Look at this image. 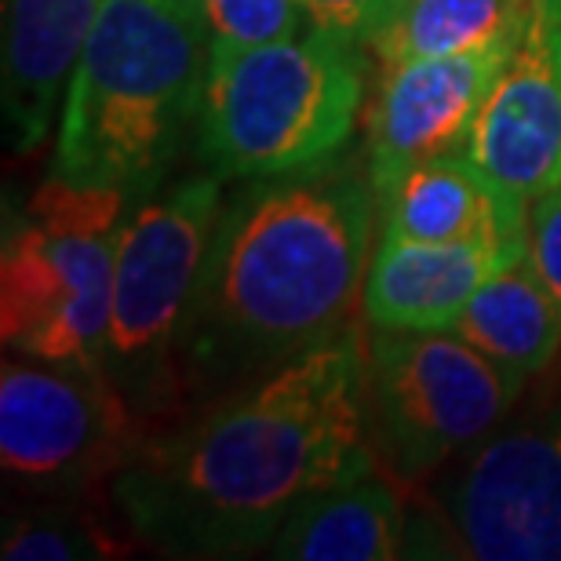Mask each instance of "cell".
Masks as SVG:
<instances>
[{
  "label": "cell",
  "instance_id": "cell-4",
  "mask_svg": "<svg viewBox=\"0 0 561 561\" xmlns=\"http://www.w3.org/2000/svg\"><path fill=\"white\" fill-rule=\"evenodd\" d=\"M365 103V44L310 26L260 48H211L194 142L219 179H266L346 153Z\"/></svg>",
  "mask_w": 561,
  "mask_h": 561
},
{
  "label": "cell",
  "instance_id": "cell-3",
  "mask_svg": "<svg viewBox=\"0 0 561 561\" xmlns=\"http://www.w3.org/2000/svg\"><path fill=\"white\" fill-rule=\"evenodd\" d=\"M208 51L197 0H103L62 103L51 175L131 205L164 190L197 125Z\"/></svg>",
  "mask_w": 561,
  "mask_h": 561
},
{
  "label": "cell",
  "instance_id": "cell-19",
  "mask_svg": "<svg viewBox=\"0 0 561 561\" xmlns=\"http://www.w3.org/2000/svg\"><path fill=\"white\" fill-rule=\"evenodd\" d=\"M208 48H260L307 33L302 0H197Z\"/></svg>",
  "mask_w": 561,
  "mask_h": 561
},
{
  "label": "cell",
  "instance_id": "cell-5",
  "mask_svg": "<svg viewBox=\"0 0 561 561\" xmlns=\"http://www.w3.org/2000/svg\"><path fill=\"white\" fill-rule=\"evenodd\" d=\"M131 201L48 179L4 222L0 335L19 357L99 365L114 307L117 241Z\"/></svg>",
  "mask_w": 561,
  "mask_h": 561
},
{
  "label": "cell",
  "instance_id": "cell-8",
  "mask_svg": "<svg viewBox=\"0 0 561 561\" xmlns=\"http://www.w3.org/2000/svg\"><path fill=\"white\" fill-rule=\"evenodd\" d=\"M142 423L103 365L19 357L0 368V463L41 496H73L114 478Z\"/></svg>",
  "mask_w": 561,
  "mask_h": 561
},
{
  "label": "cell",
  "instance_id": "cell-9",
  "mask_svg": "<svg viewBox=\"0 0 561 561\" xmlns=\"http://www.w3.org/2000/svg\"><path fill=\"white\" fill-rule=\"evenodd\" d=\"M442 511L467 558L561 561V398L470 448Z\"/></svg>",
  "mask_w": 561,
  "mask_h": 561
},
{
  "label": "cell",
  "instance_id": "cell-14",
  "mask_svg": "<svg viewBox=\"0 0 561 561\" xmlns=\"http://www.w3.org/2000/svg\"><path fill=\"white\" fill-rule=\"evenodd\" d=\"M103 0H4V128L15 153L48 142Z\"/></svg>",
  "mask_w": 561,
  "mask_h": 561
},
{
  "label": "cell",
  "instance_id": "cell-21",
  "mask_svg": "<svg viewBox=\"0 0 561 561\" xmlns=\"http://www.w3.org/2000/svg\"><path fill=\"white\" fill-rule=\"evenodd\" d=\"M529 260L561 307V183L529 208Z\"/></svg>",
  "mask_w": 561,
  "mask_h": 561
},
{
  "label": "cell",
  "instance_id": "cell-13",
  "mask_svg": "<svg viewBox=\"0 0 561 561\" xmlns=\"http://www.w3.org/2000/svg\"><path fill=\"white\" fill-rule=\"evenodd\" d=\"M529 201L503 190L467 150L431 157L376 194L379 238L529 244Z\"/></svg>",
  "mask_w": 561,
  "mask_h": 561
},
{
  "label": "cell",
  "instance_id": "cell-11",
  "mask_svg": "<svg viewBox=\"0 0 561 561\" xmlns=\"http://www.w3.org/2000/svg\"><path fill=\"white\" fill-rule=\"evenodd\" d=\"M467 153L529 205L561 183V0H533Z\"/></svg>",
  "mask_w": 561,
  "mask_h": 561
},
{
  "label": "cell",
  "instance_id": "cell-6",
  "mask_svg": "<svg viewBox=\"0 0 561 561\" xmlns=\"http://www.w3.org/2000/svg\"><path fill=\"white\" fill-rule=\"evenodd\" d=\"M222 205L219 175H190L128 211L117 241L103 373L142 426L186 409L179 324Z\"/></svg>",
  "mask_w": 561,
  "mask_h": 561
},
{
  "label": "cell",
  "instance_id": "cell-16",
  "mask_svg": "<svg viewBox=\"0 0 561 561\" xmlns=\"http://www.w3.org/2000/svg\"><path fill=\"white\" fill-rule=\"evenodd\" d=\"M453 332L529 379L551 368L561 351V307L529 255H522L470 296Z\"/></svg>",
  "mask_w": 561,
  "mask_h": 561
},
{
  "label": "cell",
  "instance_id": "cell-12",
  "mask_svg": "<svg viewBox=\"0 0 561 561\" xmlns=\"http://www.w3.org/2000/svg\"><path fill=\"white\" fill-rule=\"evenodd\" d=\"M529 255L511 241H401L379 238L365 277V318L373 329L453 332L485 280Z\"/></svg>",
  "mask_w": 561,
  "mask_h": 561
},
{
  "label": "cell",
  "instance_id": "cell-2",
  "mask_svg": "<svg viewBox=\"0 0 561 561\" xmlns=\"http://www.w3.org/2000/svg\"><path fill=\"white\" fill-rule=\"evenodd\" d=\"M376 190L351 153L222 197L179 324L186 405L362 332Z\"/></svg>",
  "mask_w": 561,
  "mask_h": 561
},
{
  "label": "cell",
  "instance_id": "cell-20",
  "mask_svg": "<svg viewBox=\"0 0 561 561\" xmlns=\"http://www.w3.org/2000/svg\"><path fill=\"white\" fill-rule=\"evenodd\" d=\"M405 0H302L310 26L365 44L398 15Z\"/></svg>",
  "mask_w": 561,
  "mask_h": 561
},
{
  "label": "cell",
  "instance_id": "cell-1",
  "mask_svg": "<svg viewBox=\"0 0 561 561\" xmlns=\"http://www.w3.org/2000/svg\"><path fill=\"white\" fill-rule=\"evenodd\" d=\"M365 332L142 431L110 478L128 529L168 558L271 547L299 500L376 467Z\"/></svg>",
  "mask_w": 561,
  "mask_h": 561
},
{
  "label": "cell",
  "instance_id": "cell-10",
  "mask_svg": "<svg viewBox=\"0 0 561 561\" xmlns=\"http://www.w3.org/2000/svg\"><path fill=\"white\" fill-rule=\"evenodd\" d=\"M518 41L379 70L383 77L365 121V164L376 194L431 157L467 150L481 106Z\"/></svg>",
  "mask_w": 561,
  "mask_h": 561
},
{
  "label": "cell",
  "instance_id": "cell-17",
  "mask_svg": "<svg viewBox=\"0 0 561 561\" xmlns=\"http://www.w3.org/2000/svg\"><path fill=\"white\" fill-rule=\"evenodd\" d=\"M533 0H405L368 41L379 70L409 59H448L518 41Z\"/></svg>",
  "mask_w": 561,
  "mask_h": 561
},
{
  "label": "cell",
  "instance_id": "cell-18",
  "mask_svg": "<svg viewBox=\"0 0 561 561\" xmlns=\"http://www.w3.org/2000/svg\"><path fill=\"white\" fill-rule=\"evenodd\" d=\"M0 554L4 561H92L117 551L95 518L62 500L8 518Z\"/></svg>",
  "mask_w": 561,
  "mask_h": 561
},
{
  "label": "cell",
  "instance_id": "cell-7",
  "mask_svg": "<svg viewBox=\"0 0 561 561\" xmlns=\"http://www.w3.org/2000/svg\"><path fill=\"white\" fill-rule=\"evenodd\" d=\"M365 346L376 437L405 478L485 442L529 383L456 332L373 329Z\"/></svg>",
  "mask_w": 561,
  "mask_h": 561
},
{
  "label": "cell",
  "instance_id": "cell-15",
  "mask_svg": "<svg viewBox=\"0 0 561 561\" xmlns=\"http://www.w3.org/2000/svg\"><path fill=\"white\" fill-rule=\"evenodd\" d=\"M405 507L373 474L299 500L271 540L280 561H390L405 554Z\"/></svg>",
  "mask_w": 561,
  "mask_h": 561
}]
</instances>
